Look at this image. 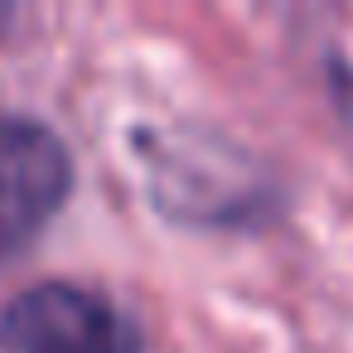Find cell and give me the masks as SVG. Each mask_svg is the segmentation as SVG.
<instances>
[{
	"instance_id": "2",
	"label": "cell",
	"mask_w": 353,
	"mask_h": 353,
	"mask_svg": "<svg viewBox=\"0 0 353 353\" xmlns=\"http://www.w3.org/2000/svg\"><path fill=\"white\" fill-rule=\"evenodd\" d=\"M0 353H145V334L112 295L39 281L0 305Z\"/></svg>"
},
{
	"instance_id": "3",
	"label": "cell",
	"mask_w": 353,
	"mask_h": 353,
	"mask_svg": "<svg viewBox=\"0 0 353 353\" xmlns=\"http://www.w3.org/2000/svg\"><path fill=\"white\" fill-rule=\"evenodd\" d=\"M73 155L63 136L34 117H0V261H15L68 203Z\"/></svg>"
},
{
	"instance_id": "4",
	"label": "cell",
	"mask_w": 353,
	"mask_h": 353,
	"mask_svg": "<svg viewBox=\"0 0 353 353\" xmlns=\"http://www.w3.org/2000/svg\"><path fill=\"white\" fill-rule=\"evenodd\" d=\"M10 25H15V10H10V6H0V39H6Z\"/></svg>"
},
{
	"instance_id": "1",
	"label": "cell",
	"mask_w": 353,
	"mask_h": 353,
	"mask_svg": "<svg viewBox=\"0 0 353 353\" xmlns=\"http://www.w3.org/2000/svg\"><path fill=\"white\" fill-rule=\"evenodd\" d=\"M136 141L141 165H150V199L174 223H252L271 203L247 150L208 131H136Z\"/></svg>"
}]
</instances>
